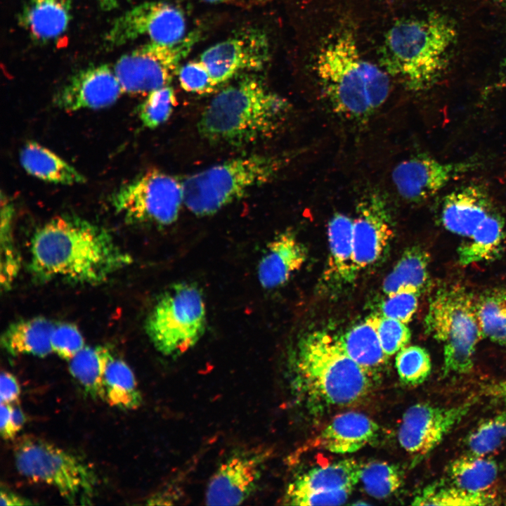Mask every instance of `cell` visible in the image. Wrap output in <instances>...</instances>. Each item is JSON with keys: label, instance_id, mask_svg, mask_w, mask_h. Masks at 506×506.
<instances>
[{"label": "cell", "instance_id": "52", "mask_svg": "<svg viewBox=\"0 0 506 506\" xmlns=\"http://www.w3.org/2000/svg\"><path fill=\"white\" fill-rule=\"evenodd\" d=\"M205 1H209V2L216 3V2H223V1H226L228 0H205Z\"/></svg>", "mask_w": 506, "mask_h": 506}, {"label": "cell", "instance_id": "46", "mask_svg": "<svg viewBox=\"0 0 506 506\" xmlns=\"http://www.w3.org/2000/svg\"><path fill=\"white\" fill-rule=\"evenodd\" d=\"M0 434L5 440L13 439L18 433L12 420V404L1 403Z\"/></svg>", "mask_w": 506, "mask_h": 506}, {"label": "cell", "instance_id": "9", "mask_svg": "<svg viewBox=\"0 0 506 506\" xmlns=\"http://www.w3.org/2000/svg\"><path fill=\"white\" fill-rule=\"evenodd\" d=\"M206 311L201 291L191 283H178L158 299L146 320L145 331L155 349L179 356L202 336Z\"/></svg>", "mask_w": 506, "mask_h": 506}, {"label": "cell", "instance_id": "53", "mask_svg": "<svg viewBox=\"0 0 506 506\" xmlns=\"http://www.w3.org/2000/svg\"><path fill=\"white\" fill-rule=\"evenodd\" d=\"M500 4H506V0H495Z\"/></svg>", "mask_w": 506, "mask_h": 506}, {"label": "cell", "instance_id": "28", "mask_svg": "<svg viewBox=\"0 0 506 506\" xmlns=\"http://www.w3.org/2000/svg\"><path fill=\"white\" fill-rule=\"evenodd\" d=\"M429 255L418 246L407 248L392 271L384 278L382 291L387 295L401 291L421 294L429 282Z\"/></svg>", "mask_w": 506, "mask_h": 506}, {"label": "cell", "instance_id": "43", "mask_svg": "<svg viewBox=\"0 0 506 506\" xmlns=\"http://www.w3.org/2000/svg\"><path fill=\"white\" fill-rule=\"evenodd\" d=\"M352 489H342L332 491H286L283 501L292 505H337L344 504Z\"/></svg>", "mask_w": 506, "mask_h": 506}, {"label": "cell", "instance_id": "45", "mask_svg": "<svg viewBox=\"0 0 506 506\" xmlns=\"http://www.w3.org/2000/svg\"><path fill=\"white\" fill-rule=\"evenodd\" d=\"M20 394V389L15 377L7 371H2L0 376L1 403L13 404L18 400Z\"/></svg>", "mask_w": 506, "mask_h": 506}, {"label": "cell", "instance_id": "7", "mask_svg": "<svg viewBox=\"0 0 506 506\" xmlns=\"http://www.w3.org/2000/svg\"><path fill=\"white\" fill-rule=\"evenodd\" d=\"M424 328L443 343V376L472 370L476 344L483 337L472 293L456 285L439 289L429 303Z\"/></svg>", "mask_w": 506, "mask_h": 506}, {"label": "cell", "instance_id": "35", "mask_svg": "<svg viewBox=\"0 0 506 506\" xmlns=\"http://www.w3.org/2000/svg\"><path fill=\"white\" fill-rule=\"evenodd\" d=\"M495 498L486 492L473 493L455 486H444L439 484L427 486L417 495L412 505H491Z\"/></svg>", "mask_w": 506, "mask_h": 506}, {"label": "cell", "instance_id": "36", "mask_svg": "<svg viewBox=\"0 0 506 506\" xmlns=\"http://www.w3.org/2000/svg\"><path fill=\"white\" fill-rule=\"evenodd\" d=\"M360 480L369 495L384 499L392 495L401 486L403 476L395 465L377 461L362 465Z\"/></svg>", "mask_w": 506, "mask_h": 506}, {"label": "cell", "instance_id": "20", "mask_svg": "<svg viewBox=\"0 0 506 506\" xmlns=\"http://www.w3.org/2000/svg\"><path fill=\"white\" fill-rule=\"evenodd\" d=\"M307 250L292 231L277 235L267 245L258 266V278L265 289L278 287L300 269Z\"/></svg>", "mask_w": 506, "mask_h": 506}, {"label": "cell", "instance_id": "34", "mask_svg": "<svg viewBox=\"0 0 506 506\" xmlns=\"http://www.w3.org/2000/svg\"><path fill=\"white\" fill-rule=\"evenodd\" d=\"M15 208L8 196L1 195V284L9 290L20 271L21 259L13 235Z\"/></svg>", "mask_w": 506, "mask_h": 506}, {"label": "cell", "instance_id": "25", "mask_svg": "<svg viewBox=\"0 0 506 506\" xmlns=\"http://www.w3.org/2000/svg\"><path fill=\"white\" fill-rule=\"evenodd\" d=\"M20 162L29 174L47 182L74 185L86 181L74 167L37 142L30 141L23 146Z\"/></svg>", "mask_w": 506, "mask_h": 506}, {"label": "cell", "instance_id": "29", "mask_svg": "<svg viewBox=\"0 0 506 506\" xmlns=\"http://www.w3.org/2000/svg\"><path fill=\"white\" fill-rule=\"evenodd\" d=\"M468 238L469 241L458 249L460 265L467 266L495 259L502 251L505 238L503 217L495 209Z\"/></svg>", "mask_w": 506, "mask_h": 506}, {"label": "cell", "instance_id": "21", "mask_svg": "<svg viewBox=\"0 0 506 506\" xmlns=\"http://www.w3.org/2000/svg\"><path fill=\"white\" fill-rule=\"evenodd\" d=\"M378 424L367 415L346 412L335 417L321 432L318 443L335 453H351L370 443L376 436Z\"/></svg>", "mask_w": 506, "mask_h": 506}, {"label": "cell", "instance_id": "48", "mask_svg": "<svg viewBox=\"0 0 506 506\" xmlns=\"http://www.w3.org/2000/svg\"><path fill=\"white\" fill-rule=\"evenodd\" d=\"M483 393L493 399L506 401V380L486 385Z\"/></svg>", "mask_w": 506, "mask_h": 506}, {"label": "cell", "instance_id": "1", "mask_svg": "<svg viewBox=\"0 0 506 506\" xmlns=\"http://www.w3.org/2000/svg\"><path fill=\"white\" fill-rule=\"evenodd\" d=\"M131 262L109 231L74 215L52 219L31 239L29 269L39 282L98 284Z\"/></svg>", "mask_w": 506, "mask_h": 506}, {"label": "cell", "instance_id": "41", "mask_svg": "<svg viewBox=\"0 0 506 506\" xmlns=\"http://www.w3.org/2000/svg\"><path fill=\"white\" fill-rule=\"evenodd\" d=\"M53 353L61 358L70 360L84 346V337L77 327L72 323H56L51 336Z\"/></svg>", "mask_w": 506, "mask_h": 506}, {"label": "cell", "instance_id": "19", "mask_svg": "<svg viewBox=\"0 0 506 506\" xmlns=\"http://www.w3.org/2000/svg\"><path fill=\"white\" fill-rule=\"evenodd\" d=\"M495 207L487 190L470 184L447 194L441 207L440 220L448 231L469 238Z\"/></svg>", "mask_w": 506, "mask_h": 506}, {"label": "cell", "instance_id": "32", "mask_svg": "<svg viewBox=\"0 0 506 506\" xmlns=\"http://www.w3.org/2000/svg\"><path fill=\"white\" fill-rule=\"evenodd\" d=\"M448 472L453 486L469 492L481 493L493 484L498 467L489 458L469 454L452 462Z\"/></svg>", "mask_w": 506, "mask_h": 506}, {"label": "cell", "instance_id": "24", "mask_svg": "<svg viewBox=\"0 0 506 506\" xmlns=\"http://www.w3.org/2000/svg\"><path fill=\"white\" fill-rule=\"evenodd\" d=\"M353 219L335 213L327 224L330 255L327 274L343 283H350L359 271L356 268L353 245Z\"/></svg>", "mask_w": 506, "mask_h": 506}, {"label": "cell", "instance_id": "40", "mask_svg": "<svg viewBox=\"0 0 506 506\" xmlns=\"http://www.w3.org/2000/svg\"><path fill=\"white\" fill-rule=\"evenodd\" d=\"M376 329L382 347L387 356L398 353L407 346L411 332L406 324L377 313Z\"/></svg>", "mask_w": 506, "mask_h": 506}, {"label": "cell", "instance_id": "4", "mask_svg": "<svg viewBox=\"0 0 506 506\" xmlns=\"http://www.w3.org/2000/svg\"><path fill=\"white\" fill-rule=\"evenodd\" d=\"M290 105L259 79L245 78L217 93L203 110L198 131L212 143L243 145L273 135Z\"/></svg>", "mask_w": 506, "mask_h": 506}, {"label": "cell", "instance_id": "2", "mask_svg": "<svg viewBox=\"0 0 506 506\" xmlns=\"http://www.w3.org/2000/svg\"><path fill=\"white\" fill-rule=\"evenodd\" d=\"M457 35L453 22L441 13L400 19L385 34L381 65L406 89L427 90L446 72Z\"/></svg>", "mask_w": 506, "mask_h": 506}, {"label": "cell", "instance_id": "5", "mask_svg": "<svg viewBox=\"0 0 506 506\" xmlns=\"http://www.w3.org/2000/svg\"><path fill=\"white\" fill-rule=\"evenodd\" d=\"M294 365L301 389L325 405L354 404L370 391L371 374L348 356L337 337L326 332H313L301 339Z\"/></svg>", "mask_w": 506, "mask_h": 506}, {"label": "cell", "instance_id": "6", "mask_svg": "<svg viewBox=\"0 0 506 506\" xmlns=\"http://www.w3.org/2000/svg\"><path fill=\"white\" fill-rule=\"evenodd\" d=\"M286 155H252L214 165L188 177L184 204L197 216H209L266 184L288 162Z\"/></svg>", "mask_w": 506, "mask_h": 506}, {"label": "cell", "instance_id": "11", "mask_svg": "<svg viewBox=\"0 0 506 506\" xmlns=\"http://www.w3.org/2000/svg\"><path fill=\"white\" fill-rule=\"evenodd\" d=\"M197 39L192 33L174 45L151 41L122 56L113 70L123 92L148 93L169 86Z\"/></svg>", "mask_w": 506, "mask_h": 506}, {"label": "cell", "instance_id": "23", "mask_svg": "<svg viewBox=\"0 0 506 506\" xmlns=\"http://www.w3.org/2000/svg\"><path fill=\"white\" fill-rule=\"evenodd\" d=\"M56 324L41 316L13 323L1 335V346L12 356L44 358L53 353L51 336Z\"/></svg>", "mask_w": 506, "mask_h": 506}, {"label": "cell", "instance_id": "42", "mask_svg": "<svg viewBox=\"0 0 506 506\" xmlns=\"http://www.w3.org/2000/svg\"><path fill=\"white\" fill-rule=\"evenodd\" d=\"M420 295L410 291H401L387 295L379 304V313L407 324L417 311Z\"/></svg>", "mask_w": 506, "mask_h": 506}, {"label": "cell", "instance_id": "17", "mask_svg": "<svg viewBox=\"0 0 506 506\" xmlns=\"http://www.w3.org/2000/svg\"><path fill=\"white\" fill-rule=\"evenodd\" d=\"M394 237V227L387 202L377 191L362 196L353 219V256L358 271L375 264Z\"/></svg>", "mask_w": 506, "mask_h": 506}, {"label": "cell", "instance_id": "13", "mask_svg": "<svg viewBox=\"0 0 506 506\" xmlns=\"http://www.w3.org/2000/svg\"><path fill=\"white\" fill-rule=\"evenodd\" d=\"M271 450L264 446L232 452L218 467L207 488L209 505H238L257 490Z\"/></svg>", "mask_w": 506, "mask_h": 506}, {"label": "cell", "instance_id": "15", "mask_svg": "<svg viewBox=\"0 0 506 506\" xmlns=\"http://www.w3.org/2000/svg\"><path fill=\"white\" fill-rule=\"evenodd\" d=\"M478 166V161L474 160L443 162L419 155L399 162L393 169L391 178L401 197L416 202L434 195L450 182Z\"/></svg>", "mask_w": 506, "mask_h": 506}, {"label": "cell", "instance_id": "27", "mask_svg": "<svg viewBox=\"0 0 506 506\" xmlns=\"http://www.w3.org/2000/svg\"><path fill=\"white\" fill-rule=\"evenodd\" d=\"M362 465L354 459H344L318 467L299 475L287 491H332L353 489L360 480Z\"/></svg>", "mask_w": 506, "mask_h": 506}, {"label": "cell", "instance_id": "18", "mask_svg": "<svg viewBox=\"0 0 506 506\" xmlns=\"http://www.w3.org/2000/svg\"><path fill=\"white\" fill-rule=\"evenodd\" d=\"M122 93L114 70L103 64L74 74L57 93L54 103L67 112L100 109L115 103Z\"/></svg>", "mask_w": 506, "mask_h": 506}, {"label": "cell", "instance_id": "33", "mask_svg": "<svg viewBox=\"0 0 506 506\" xmlns=\"http://www.w3.org/2000/svg\"><path fill=\"white\" fill-rule=\"evenodd\" d=\"M476 309L483 337L506 346V289L483 292L476 299Z\"/></svg>", "mask_w": 506, "mask_h": 506}, {"label": "cell", "instance_id": "3", "mask_svg": "<svg viewBox=\"0 0 506 506\" xmlns=\"http://www.w3.org/2000/svg\"><path fill=\"white\" fill-rule=\"evenodd\" d=\"M315 67L332 109L346 118L365 121L388 98L389 75L363 57L348 31L336 34L321 47Z\"/></svg>", "mask_w": 506, "mask_h": 506}, {"label": "cell", "instance_id": "47", "mask_svg": "<svg viewBox=\"0 0 506 506\" xmlns=\"http://www.w3.org/2000/svg\"><path fill=\"white\" fill-rule=\"evenodd\" d=\"M34 503L30 500L17 495L11 491L1 489L0 493V505L6 506L32 505Z\"/></svg>", "mask_w": 506, "mask_h": 506}, {"label": "cell", "instance_id": "10", "mask_svg": "<svg viewBox=\"0 0 506 506\" xmlns=\"http://www.w3.org/2000/svg\"><path fill=\"white\" fill-rule=\"evenodd\" d=\"M184 202L183 182L150 170L120 187L112 197L117 213L129 223L167 226L178 218Z\"/></svg>", "mask_w": 506, "mask_h": 506}, {"label": "cell", "instance_id": "8", "mask_svg": "<svg viewBox=\"0 0 506 506\" xmlns=\"http://www.w3.org/2000/svg\"><path fill=\"white\" fill-rule=\"evenodd\" d=\"M13 458L22 476L53 486L70 504L90 502L96 476L79 456L44 439L25 436L15 443Z\"/></svg>", "mask_w": 506, "mask_h": 506}, {"label": "cell", "instance_id": "44", "mask_svg": "<svg viewBox=\"0 0 506 506\" xmlns=\"http://www.w3.org/2000/svg\"><path fill=\"white\" fill-rule=\"evenodd\" d=\"M179 79L181 87L186 91L195 93H207L214 90L212 77L201 61H190L179 68Z\"/></svg>", "mask_w": 506, "mask_h": 506}, {"label": "cell", "instance_id": "49", "mask_svg": "<svg viewBox=\"0 0 506 506\" xmlns=\"http://www.w3.org/2000/svg\"><path fill=\"white\" fill-rule=\"evenodd\" d=\"M12 420L14 427L17 432H18L23 427L25 423L26 419L25 415L22 409L15 405L12 404Z\"/></svg>", "mask_w": 506, "mask_h": 506}, {"label": "cell", "instance_id": "37", "mask_svg": "<svg viewBox=\"0 0 506 506\" xmlns=\"http://www.w3.org/2000/svg\"><path fill=\"white\" fill-rule=\"evenodd\" d=\"M506 439V410L484 420L467 436L465 444L469 453L477 456L498 449Z\"/></svg>", "mask_w": 506, "mask_h": 506}, {"label": "cell", "instance_id": "14", "mask_svg": "<svg viewBox=\"0 0 506 506\" xmlns=\"http://www.w3.org/2000/svg\"><path fill=\"white\" fill-rule=\"evenodd\" d=\"M472 402L443 408L427 403L410 406L404 413L398 432L401 447L415 461L436 448L468 413Z\"/></svg>", "mask_w": 506, "mask_h": 506}, {"label": "cell", "instance_id": "31", "mask_svg": "<svg viewBox=\"0 0 506 506\" xmlns=\"http://www.w3.org/2000/svg\"><path fill=\"white\" fill-rule=\"evenodd\" d=\"M105 401L112 407L134 410L142 403L134 375L122 359L111 357L103 376Z\"/></svg>", "mask_w": 506, "mask_h": 506}, {"label": "cell", "instance_id": "39", "mask_svg": "<svg viewBox=\"0 0 506 506\" xmlns=\"http://www.w3.org/2000/svg\"><path fill=\"white\" fill-rule=\"evenodd\" d=\"M176 103L174 89L166 86L148 93L138 108L139 118L145 127L155 129L170 117Z\"/></svg>", "mask_w": 506, "mask_h": 506}, {"label": "cell", "instance_id": "30", "mask_svg": "<svg viewBox=\"0 0 506 506\" xmlns=\"http://www.w3.org/2000/svg\"><path fill=\"white\" fill-rule=\"evenodd\" d=\"M112 356L107 346H85L68 361L71 375L93 399L105 401L103 376Z\"/></svg>", "mask_w": 506, "mask_h": 506}, {"label": "cell", "instance_id": "26", "mask_svg": "<svg viewBox=\"0 0 506 506\" xmlns=\"http://www.w3.org/2000/svg\"><path fill=\"white\" fill-rule=\"evenodd\" d=\"M377 313L367 316L337 340L348 356L371 374L384 364V353L376 329Z\"/></svg>", "mask_w": 506, "mask_h": 506}, {"label": "cell", "instance_id": "50", "mask_svg": "<svg viewBox=\"0 0 506 506\" xmlns=\"http://www.w3.org/2000/svg\"><path fill=\"white\" fill-rule=\"evenodd\" d=\"M102 10L110 11L118 6L119 0H98Z\"/></svg>", "mask_w": 506, "mask_h": 506}, {"label": "cell", "instance_id": "51", "mask_svg": "<svg viewBox=\"0 0 506 506\" xmlns=\"http://www.w3.org/2000/svg\"><path fill=\"white\" fill-rule=\"evenodd\" d=\"M496 86L499 87L506 86V60L503 63V65L502 66V70L500 74V77H498Z\"/></svg>", "mask_w": 506, "mask_h": 506}, {"label": "cell", "instance_id": "16", "mask_svg": "<svg viewBox=\"0 0 506 506\" xmlns=\"http://www.w3.org/2000/svg\"><path fill=\"white\" fill-rule=\"evenodd\" d=\"M269 58L266 34L247 29L205 50L200 60L207 67L216 86L243 71L259 70Z\"/></svg>", "mask_w": 506, "mask_h": 506}, {"label": "cell", "instance_id": "38", "mask_svg": "<svg viewBox=\"0 0 506 506\" xmlns=\"http://www.w3.org/2000/svg\"><path fill=\"white\" fill-rule=\"evenodd\" d=\"M396 368L403 384L415 387L423 383L429 376L431 358L423 347L417 345L405 346L397 353Z\"/></svg>", "mask_w": 506, "mask_h": 506}, {"label": "cell", "instance_id": "12", "mask_svg": "<svg viewBox=\"0 0 506 506\" xmlns=\"http://www.w3.org/2000/svg\"><path fill=\"white\" fill-rule=\"evenodd\" d=\"M183 11L163 1L142 3L116 18L104 37V45L114 48L147 36L153 42L174 45L186 36Z\"/></svg>", "mask_w": 506, "mask_h": 506}, {"label": "cell", "instance_id": "22", "mask_svg": "<svg viewBox=\"0 0 506 506\" xmlns=\"http://www.w3.org/2000/svg\"><path fill=\"white\" fill-rule=\"evenodd\" d=\"M74 0H28L19 23L35 41L46 42L63 34L70 23Z\"/></svg>", "mask_w": 506, "mask_h": 506}]
</instances>
